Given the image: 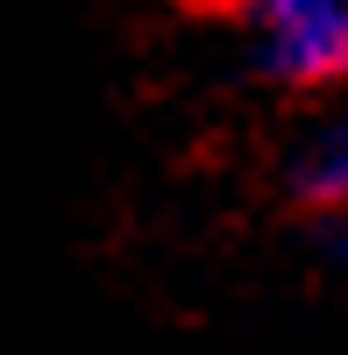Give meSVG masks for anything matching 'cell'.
<instances>
[{
  "label": "cell",
  "mask_w": 348,
  "mask_h": 355,
  "mask_svg": "<svg viewBox=\"0 0 348 355\" xmlns=\"http://www.w3.org/2000/svg\"><path fill=\"white\" fill-rule=\"evenodd\" d=\"M192 15H242V0H185Z\"/></svg>",
  "instance_id": "obj_4"
},
{
  "label": "cell",
  "mask_w": 348,
  "mask_h": 355,
  "mask_svg": "<svg viewBox=\"0 0 348 355\" xmlns=\"http://www.w3.org/2000/svg\"><path fill=\"white\" fill-rule=\"evenodd\" d=\"M284 192H292V206L306 220H320V227L348 220V114H334L327 128H313L292 150V164H284Z\"/></svg>",
  "instance_id": "obj_2"
},
{
  "label": "cell",
  "mask_w": 348,
  "mask_h": 355,
  "mask_svg": "<svg viewBox=\"0 0 348 355\" xmlns=\"http://www.w3.org/2000/svg\"><path fill=\"white\" fill-rule=\"evenodd\" d=\"M320 249H327V263H334V270H348V220L320 227Z\"/></svg>",
  "instance_id": "obj_3"
},
{
  "label": "cell",
  "mask_w": 348,
  "mask_h": 355,
  "mask_svg": "<svg viewBox=\"0 0 348 355\" xmlns=\"http://www.w3.org/2000/svg\"><path fill=\"white\" fill-rule=\"evenodd\" d=\"M256 28V71L284 93L348 85V0H242Z\"/></svg>",
  "instance_id": "obj_1"
}]
</instances>
